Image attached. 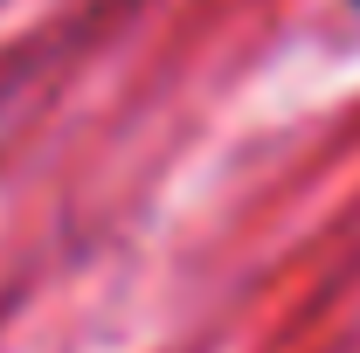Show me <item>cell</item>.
Segmentation results:
<instances>
[{
	"label": "cell",
	"instance_id": "6da1fadb",
	"mask_svg": "<svg viewBox=\"0 0 360 353\" xmlns=\"http://www.w3.org/2000/svg\"><path fill=\"white\" fill-rule=\"evenodd\" d=\"M354 14H360V0H354Z\"/></svg>",
	"mask_w": 360,
	"mask_h": 353
}]
</instances>
